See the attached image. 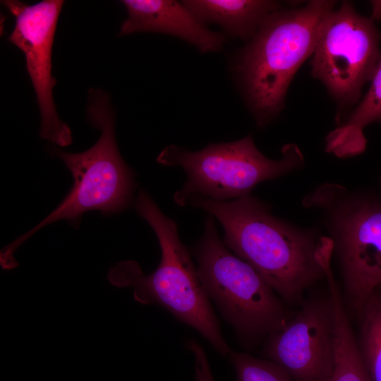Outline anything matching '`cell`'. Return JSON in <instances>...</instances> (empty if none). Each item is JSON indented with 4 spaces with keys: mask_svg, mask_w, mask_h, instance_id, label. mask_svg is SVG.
<instances>
[{
    "mask_svg": "<svg viewBox=\"0 0 381 381\" xmlns=\"http://www.w3.org/2000/svg\"><path fill=\"white\" fill-rule=\"evenodd\" d=\"M375 121H381V61L365 97L349 118L327 135L326 151L343 158L362 153L366 147L363 130Z\"/></svg>",
    "mask_w": 381,
    "mask_h": 381,
    "instance_id": "cell-13",
    "label": "cell"
},
{
    "mask_svg": "<svg viewBox=\"0 0 381 381\" xmlns=\"http://www.w3.org/2000/svg\"><path fill=\"white\" fill-rule=\"evenodd\" d=\"M127 18L119 35L153 32L177 37L202 53L217 52L224 37L210 30L182 2L172 0H123Z\"/></svg>",
    "mask_w": 381,
    "mask_h": 381,
    "instance_id": "cell-11",
    "label": "cell"
},
{
    "mask_svg": "<svg viewBox=\"0 0 381 381\" xmlns=\"http://www.w3.org/2000/svg\"><path fill=\"white\" fill-rule=\"evenodd\" d=\"M357 342L370 381H381V295L373 293L359 316Z\"/></svg>",
    "mask_w": 381,
    "mask_h": 381,
    "instance_id": "cell-15",
    "label": "cell"
},
{
    "mask_svg": "<svg viewBox=\"0 0 381 381\" xmlns=\"http://www.w3.org/2000/svg\"><path fill=\"white\" fill-rule=\"evenodd\" d=\"M372 15L371 18L374 20H381V1L376 0L371 1Z\"/></svg>",
    "mask_w": 381,
    "mask_h": 381,
    "instance_id": "cell-18",
    "label": "cell"
},
{
    "mask_svg": "<svg viewBox=\"0 0 381 381\" xmlns=\"http://www.w3.org/2000/svg\"><path fill=\"white\" fill-rule=\"evenodd\" d=\"M157 162L180 167L186 175L182 188L174 194L180 207L195 196L226 201L250 194L259 183L301 169L303 155L296 144H286L282 157L272 159L257 148L251 135L236 141L212 143L198 151L176 145L164 147Z\"/></svg>",
    "mask_w": 381,
    "mask_h": 381,
    "instance_id": "cell-7",
    "label": "cell"
},
{
    "mask_svg": "<svg viewBox=\"0 0 381 381\" xmlns=\"http://www.w3.org/2000/svg\"><path fill=\"white\" fill-rule=\"evenodd\" d=\"M137 213L155 231L161 250L158 267L145 274L134 260L118 262L108 272L109 282L118 288H132L133 298L155 304L179 321L198 331L224 356L231 351L224 340L220 324L198 279L190 253L181 242L176 223L166 216L144 190L135 200Z\"/></svg>",
    "mask_w": 381,
    "mask_h": 381,
    "instance_id": "cell-2",
    "label": "cell"
},
{
    "mask_svg": "<svg viewBox=\"0 0 381 381\" xmlns=\"http://www.w3.org/2000/svg\"><path fill=\"white\" fill-rule=\"evenodd\" d=\"M380 123H381V121H380Z\"/></svg>",
    "mask_w": 381,
    "mask_h": 381,
    "instance_id": "cell-20",
    "label": "cell"
},
{
    "mask_svg": "<svg viewBox=\"0 0 381 381\" xmlns=\"http://www.w3.org/2000/svg\"><path fill=\"white\" fill-rule=\"evenodd\" d=\"M228 357L237 381H294L283 368L270 360L232 350Z\"/></svg>",
    "mask_w": 381,
    "mask_h": 381,
    "instance_id": "cell-16",
    "label": "cell"
},
{
    "mask_svg": "<svg viewBox=\"0 0 381 381\" xmlns=\"http://www.w3.org/2000/svg\"><path fill=\"white\" fill-rule=\"evenodd\" d=\"M334 309L332 297L319 294L265 341L263 356L294 381H327L334 367Z\"/></svg>",
    "mask_w": 381,
    "mask_h": 381,
    "instance_id": "cell-10",
    "label": "cell"
},
{
    "mask_svg": "<svg viewBox=\"0 0 381 381\" xmlns=\"http://www.w3.org/2000/svg\"><path fill=\"white\" fill-rule=\"evenodd\" d=\"M64 3L43 0L30 5L17 0L1 1L16 18L8 40L24 54L40 113V135L59 147L68 146L73 141L69 126L56 111L53 96L56 80L52 73V47Z\"/></svg>",
    "mask_w": 381,
    "mask_h": 381,
    "instance_id": "cell-9",
    "label": "cell"
},
{
    "mask_svg": "<svg viewBox=\"0 0 381 381\" xmlns=\"http://www.w3.org/2000/svg\"><path fill=\"white\" fill-rule=\"evenodd\" d=\"M334 5L313 0L299 8H281L267 17L242 50L236 73L258 126L280 113L292 79L313 55L322 22Z\"/></svg>",
    "mask_w": 381,
    "mask_h": 381,
    "instance_id": "cell-4",
    "label": "cell"
},
{
    "mask_svg": "<svg viewBox=\"0 0 381 381\" xmlns=\"http://www.w3.org/2000/svg\"><path fill=\"white\" fill-rule=\"evenodd\" d=\"M87 117L101 131L97 141L88 150L73 153L53 146L73 179V184L60 204L32 229L1 249L0 263L7 268L18 265L14 253L42 228L65 219L78 227L82 215L99 210L104 214L120 212L133 201L136 183L135 174L123 159L116 140L115 116L109 95L102 89L88 90Z\"/></svg>",
    "mask_w": 381,
    "mask_h": 381,
    "instance_id": "cell-3",
    "label": "cell"
},
{
    "mask_svg": "<svg viewBox=\"0 0 381 381\" xmlns=\"http://www.w3.org/2000/svg\"><path fill=\"white\" fill-rule=\"evenodd\" d=\"M188 205L219 222L225 246L286 304H302L304 293L325 279L324 264L333 254L332 242L316 229L277 217L267 204L250 194L226 201L195 196Z\"/></svg>",
    "mask_w": 381,
    "mask_h": 381,
    "instance_id": "cell-1",
    "label": "cell"
},
{
    "mask_svg": "<svg viewBox=\"0 0 381 381\" xmlns=\"http://www.w3.org/2000/svg\"><path fill=\"white\" fill-rule=\"evenodd\" d=\"M193 253L207 296L245 347L266 339L293 316L286 303L260 274L225 246L210 214Z\"/></svg>",
    "mask_w": 381,
    "mask_h": 381,
    "instance_id": "cell-5",
    "label": "cell"
},
{
    "mask_svg": "<svg viewBox=\"0 0 381 381\" xmlns=\"http://www.w3.org/2000/svg\"><path fill=\"white\" fill-rule=\"evenodd\" d=\"M198 19L215 23L230 35L250 40L272 13L281 8L275 1L187 0L181 1Z\"/></svg>",
    "mask_w": 381,
    "mask_h": 381,
    "instance_id": "cell-12",
    "label": "cell"
},
{
    "mask_svg": "<svg viewBox=\"0 0 381 381\" xmlns=\"http://www.w3.org/2000/svg\"><path fill=\"white\" fill-rule=\"evenodd\" d=\"M188 347L194 358L195 381H214L207 356L203 347L194 340L188 341Z\"/></svg>",
    "mask_w": 381,
    "mask_h": 381,
    "instance_id": "cell-17",
    "label": "cell"
},
{
    "mask_svg": "<svg viewBox=\"0 0 381 381\" xmlns=\"http://www.w3.org/2000/svg\"><path fill=\"white\" fill-rule=\"evenodd\" d=\"M316 210L331 239L346 307L359 316L381 287V201L336 183L318 185L302 200Z\"/></svg>",
    "mask_w": 381,
    "mask_h": 381,
    "instance_id": "cell-6",
    "label": "cell"
},
{
    "mask_svg": "<svg viewBox=\"0 0 381 381\" xmlns=\"http://www.w3.org/2000/svg\"><path fill=\"white\" fill-rule=\"evenodd\" d=\"M335 318L334 358L327 381H370L340 291L331 293Z\"/></svg>",
    "mask_w": 381,
    "mask_h": 381,
    "instance_id": "cell-14",
    "label": "cell"
},
{
    "mask_svg": "<svg viewBox=\"0 0 381 381\" xmlns=\"http://www.w3.org/2000/svg\"><path fill=\"white\" fill-rule=\"evenodd\" d=\"M381 34L374 20L343 1L324 18L311 60L312 75L341 107L356 104L381 61Z\"/></svg>",
    "mask_w": 381,
    "mask_h": 381,
    "instance_id": "cell-8",
    "label": "cell"
},
{
    "mask_svg": "<svg viewBox=\"0 0 381 381\" xmlns=\"http://www.w3.org/2000/svg\"><path fill=\"white\" fill-rule=\"evenodd\" d=\"M377 291L379 292V294L381 295V287L377 290Z\"/></svg>",
    "mask_w": 381,
    "mask_h": 381,
    "instance_id": "cell-19",
    "label": "cell"
}]
</instances>
